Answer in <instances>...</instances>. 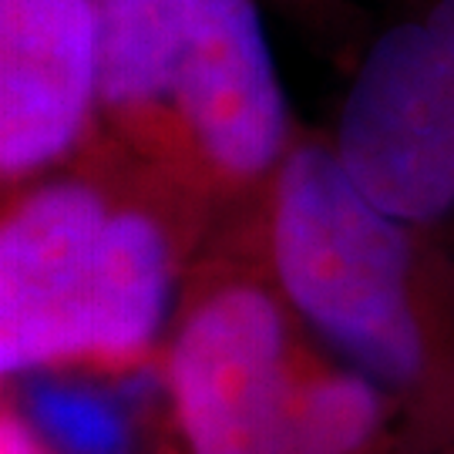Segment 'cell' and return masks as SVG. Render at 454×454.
Returning a JSON list of instances; mask_svg holds the SVG:
<instances>
[{
    "label": "cell",
    "instance_id": "6da1fadb",
    "mask_svg": "<svg viewBox=\"0 0 454 454\" xmlns=\"http://www.w3.org/2000/svg\"><path fill=\"white\" fill-rule=\"evenodd\" d=\"M176 219L142 189L48 176L0 226V371L125 367L162 337L179 283Z\"/></svg>",
    "mask_w": 454,
    "mask_h": 454
},
{
    "label": "cell",
    "instance_id": "7a4b0ae2",
    "mask_svg": "<svg viewBox=\"0 0 454 454\" xmlns=\"http://www.w3.org/2000/svg\"><path fill=\"white\" fill-rule=\"evenodd\" d=\"M266 202L270 283L293 317L390 397L444 401L451 340L421 229L380 209L324 142L286 152Z\"/></svg>",
    "mask_w": 454,
    "mask_h": 454
},
{
    "label": "cell",
    "instance_id": "3957f363",
    "mask_svg": "<svg viewBox=\"0 0 454 454\" xmlns=\"http://www.w3.org/2000/svg\"><path fill=\"white\" fill-rule=\"evenodd\" d=\"M125 145L195 192L273 179L296 142L256 0H202L159 105Z\"/></svg>",
    "mask_w": 454,
    "mask_h": 454
},
{
    "label": "cell",
    "instance_id": "277c9868",
    "mask_svg": "<svg viewBox=\"0 0 454 454\" xmlns=\"http://www.w3.org/2000/svg\"><path fill=\"white\" fill-rule=\"evenodd\" d=\"M330 145L360 189L407 226L424 232L454 219V0L373 37Z\"/></svg>",
    "mask_w": 454,
    "mask_h": 454
},
{
    "label": "cell",
    "instance_id": "5b68a950",
    "mask_svg": "<svg viewBox=\"0 0 454 454\" xmlns=\"http://www.w3.org/2000/svg\"><path fill=\"white\" fill-rule=\"evenodd\" d=\"M290 317L276 286L249 276H223L185 303L165 357L185 454H290Z\"/></svg>",
    "mask_w": 454,
    "mask_h": 454
},
{
    "label": "cell",
    "instance_id": "8992f818",
    "mask_svg": "<svg viewBox=\"0 0 454 454\" xmlns=\"http://www.w3.org/2000/svg\"><path fill=\"white\" fill-rule=\"evenodd\" d=\"M98 121L95 0H0V172L48 176Z\"/></svg>",
    "mask_w": 454,
    "mask_h": 454
},
{
    "label": "cell",
    "instance_id": "52a82bcc",
    "mask_svg": "<svg viewBox=\"0 0 454 454\" xmlns=\"http://www.w3.org/2000/svg\"><path fill=\"white\" fill-rule=\"evenodd\" d=\"M387 390L350 364H309L300 350L290 454H373L390 418Z\"/></svg>",
    "mask_w": 454,
    "mask_h": 454
},
{
    "label": "cell",
    "instance_id": "ba28073f",
    "mask_svg": "<svg viewBox=\"0 0 454 454\" xmlns=\"http://www.w3.org/2000/svg\"><path fill=\"white\" fill-rule=\"evenodd\" d=\"M31 424L48 448L65 454H121L125 448L121 424L112 411L74 390L37 394Z\"/></svg>",
    "mask_w": 454,
    "mask_h": 454
},
{
    "label": "cell",
    "instance_id": "9c48e42d",
    "mask_svg": "<svg viewBox=\"0 0 454 454\" xmlns=\"http://www.w3.org/2000/svg\"><path fill=\"white\" fill-rule=\"evenodd\" d=\"M0 454H48V444L34 431V424L17 414V411H4L0 421Z\"/></svg>",
    "mask_w": 454,
    "mask_h": 454
},
{
    "label": "cell",
    "instance_id": "30bf717a",
    "mask_svg": "<svg viewBox=\"0 0 454 454\" xmlns=\"http://www.w3.org/2000/svg\"><path fill=\"white\" fill-rule=\"evenodd\" d=\"M424 454H454V441H448V444H434V448H427Z\"/></svg>",
    "mask_w": 454,
    "mask_h": 454
}]
</instances>
